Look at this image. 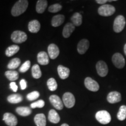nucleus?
Masks as SVG:
<instances>
[{
	"label": "nucleus",
	"instance_id": "obj_24",
	"mask_svg": "<svg viewBox=\"0 0 126 126\" xmlns=\"http://www.w3.org/2000/svg\"><path fill=\"white\" fill-rule=\"evenodd\" d=\"M7 100L11 103H18L22 101L23 97L20 94H12L7 97Z\"/></svg>",
	"mask_w": 126,
	"mask_h": 126
},
{
	"label": "nucleus",
	"instance_id": "obj_3",
	"mask_svg": "<svg viewBox=\"0 0 126 126\" xmlns=\"http://www.w3.org/2000/svg\"><path fill=\"white\" fill-rule=\"evenodd\" d=\"M116 11L114 6L109 4H105L101 5L98 8V14L102 16H110L113 15Z\"/></svg>",
	"mask_w": 126,
	"mask_h": 126
},
{
	"label": "nucleus",
	"instance_id": "obj_6",
	"mask_svg": "<svg viewBox=\"0 0 126 126\" xmlns=\"http://www.w3.org/2000/svg\"><path fill=\"white\" fill-rule=\"evenodd\" d=\"M111 60L115 67L117 68L122 69L125 65V59L123 55L119 53H116L113 54Z\"/></svg>",
	"mask_w": 126,
	"mask_h": 126
},
{
	"label": "nucleus",
	"instance_id": "obj_21",
	"mask_svg": "<svg viewBox=\"0 0 126 126\" xmlns=\"http://www.w3.org/2000/svg\"><path fill=\"white\" fill-rule=\"evenodd\" d=\"M65 16L63 15H57L54 16L51 19V25L53 27H58L62 25L64 22Z\"/></svg>",
	"mask_w": 126,
	"mask_h": 126
},
{
	"label": "nucleus",
	"instance_id": "obj_4",
	"mask_svg": "<svg viewBox=\"0 0 126 126\" xmlns=\"http://www.w3.org/2000/svg\"><path fill=\"white\" fill-rule=\"evenodd\" d=\"M126 19L123 15H119L115 18L113 23V30L116 33L121 32L126 26Z\"/></svg>",
	"mask_w": 126,
	"mask_h": 126
},
{
	"label": "nucleus",
	"instance_id": "obj_22",
	"mask_svg": "<svg viewBox=\"0 0 126 126\" xmlns=\"http://www.w3.org/2000/svg\"><path fill=\"white\" fill-rule=\"evenodd\" d=\"M47 7V1L46 0H39L36 4V11L39 14H43Z\"/></svg>",
	"mask_w": 126,
	"mask_h": 126
},
{
	"label": "nucleus",
	"instance_id": "obj_1",
	"mask_svg": "<svg viewBox=\"0 0 126 126\" xmlns=\"http://www.w3.org/2000/svg\"><path fill=\"white\" fill-rule=\"evenodd\" d=\"M28 7V1L26 0H19L14 4L11 9V14L14 16H18L24 13Z\"/></svg>",
	"mask_w": 126,
	"mask_h": 126
},
{
	"label": "nucleus",
	"instance_id": "obj_37",
	"mask_svg": "<svg viewBox=\"0 0 126 126\" xmlns=\"http://www.w3.org/2000/svg\"><path fill=\"white\" fill-rule=\"evenodd\" d=\"M9 86H10V88L14 92H16L17 90H18V86L16 85V84L14 82H11L10 84H9Z\"/></svg>",
	"mask_w": 126,
	"mask_h": 126
},
{
	"label": "nucleus",
	"instance_id": "obj_14",
	"mask_svg": "<svg viewBox=\"0 0 126 126\" xmlns=\"http://www.w3.org/2000/svg\"><path fill=\"white\" fill-rule=\"evenodd\" d=\"M48 54L50 59H56L60 54L59 48L55 44H50L48 46Z\"/></svg>",
	"mask_w": 126,
	"mask_h": 126
},
{
	"label": "nucleus",
	"instance_id": "obj_11",
	"mask_svg": "<svg viewBox=\"0 0 126 126\" xmlns=\"http://www.w3.org/2000/svg\"><path fill=\"white\" fill-rule=\"evenodd\" d=\"M107 100L109 103L111 104L118 103L122 100V95L120 93L117 91H113L108 94Z\"/></svg>",
	"mask_w": 126,
	"mask_h": 126
},
{
	"label": "nucleus",
	"instance_id": "obj_36",
	"mask_svg": "<svg viewBox=\"0 0 126 126\" xmlns=\"http://www.w3.org/2000/svg\"><path fill=\"white\" fill-rule=\"evenodd\" d=\"M20 88L22 90H24L27 87V83H26V80L24 79H22L20 80Z\"/></svg>",
	"mask_w": 126,
	"mask_h": 126
},
{
	"label": "nucleus",
	"instance_id": "obj_40",
	"mask_svg": "<svg viewBox=\"0 0 126 126\" xmlns=\"http://www.w3.org/2000/svg\"><path fill=\"white\" fill-rule=\"evenodd\" d=\"M61 126H69V125H68V124H66V123H64V124H63Z\"/></svg>",
	"mask_w": 126,
	"mask_h": 126
},
{
	"label": "nucleus",
	"instance_id": "obj_34",
	"mask_svg": "<svg viewBox=\"0 0 126 126\" xmlns=\"http://www.w3.org/2000/svg\"><path fill=\"white\" fill-rule=\"evenodd\" d=\"M45 103L43 100H39L34 103H32L31 105V108L35 109V108H42L45 106Z\"/></svg>",
	"mask_w": 126,
	"mask_h": 126
},
{
	"label": "nucleus",
	"instance_id": "obj_13",
	"mask_svg": "<svg viewBox=\"0 0 126 126\" xmlns=\"http://www.w3.org/2000/svg\"><path fill=\"white\" fill-rule=\"evenodd\" d=\"M89 47V42L87 39H82L79 41L77 46V51L80 54H83L86 53Z\"/></svg>",
	"mask_w": 126,
	"mask_h": 126
},
{
	"label": "nucleus",
	"instance_id": "obj_38",
	"mask_svg": "<svg viewBox=\"0 0 126 126\" xmlns=\"http://www.w3.org/2000/svg\"><path fill=\"white\" fill-rule=\"evenodd\" d=\"M109 1H107V0H96V2L97 4H101L103 5H105L106 4V2H108Z\"/></svg>",
	"mask_w": 126,
	"mask_h": 126
},
{
	"label": "nucleus",
	"instance_id": "obj_9",
	"mask_svg": "<svg viewBox=\"0 0 126 126\" xmlns=\"http://www.w3.org/2000/svg\"><path fill=\"white\" fill-rule=\"evenodd\" d=\"M96 68L97 74L101 77H106L108 74L109 69L106 63L103 61H99L96 63Z\"/></svg>",
	"mask_w": 126,
	"mask_h": 126
},
{
	"label": "nucleus",
	"instance_id": "obj_8",
	"mask_svg": "<svg viewBox=\"0 0 126 126\" xmlns=\"http://www.w3.org/2000/svg\"><path fill=\"white\" fill-rule=\"evenodd\" d=\"M84 84L88 90L92 92H97L99 89V83L91 77H86L85 79Z\"/></svg>",
	"mask_w": 126,
	"mask_h": 126
},
{
	"label": "nucleus",
	"instance_id": "obj_25",
	"mask_svg": "<svg viewBox=\"0 0 126 126\" xmlns=\"http://www.w3.org/2000/svg\"><path fill=\"white\" fill-rule=\"evenodd\" d=\"M16 111L19 115L22 116H29L32 113V110L28 107H18L16 109Z\"/></svg>",
	"mask_w": 126,
	"mask_h": 126
},
{
	"label": "nucleus",
	"instance_id": "obj_30",
	"mask_svg": "<svg viewBox=\"0 0 126 126\" xmlns=\"http://www.w3.org/2000/svg\"><path fill=\"white\" fill-rule=\"evenodd\" d=\"M117 117L119 120L123 121L126 118V106L122 105L120 107L119 111L117 114Z\"/></svg>",
	"mask_w": 126,
	"mask_h": 126
},
{
	"label": "nucleus",
	"instance_id": "obj_26",
	"mask_svg": "<svg viewBox=\"0 0 126 126\" xmlns=\"http://www.w3.org/2000/svg\"><path fill=\"white\" fill-rule=\"evenodd\" d=\"M19 47L18 45H12L6 49L5 54L7 57H11L17 53L19 50Z\"/></svg>",
	"mask_w": 126,
	"mask_h": 126
},
{
	"label": "nucleus",
	"instance_id": "obj_2",
	"mask_svg": "<svg viewBox=\"0 0 126 126\" xmlns=\"http://www.w3.org/2000/svg\"><path fill=\"white\" fill-rule=\"evenodd\" d=\"M96 119L97 122L102 124H109L111 122V116L106 110H100L96 113Z\"/></svg>",
	"mask_w": 126,
	"mask_h": 126
},
{
	"label": "nucleus",
	"instance_id": "obj_16",
	"mask_svg": "<svg viewBox=\"0 0 126 126\" xmlns=\"http://www.w3.org/2000/svg\"><path fill=\"white\" fill-rule=\"evenodd\" d=\"M57 71L59 77L62 79H65L69 77L70 70L68 68L64 67L62 65H60L57 67Z\"/></svg>",
	"mask_w": 126,
	"mask_h": 126
},
{
	"label": "nucleus",
	"instance_id": "obj_17",
	"mask_svg": "<svg viewBox=\"0 0 126 126\" xmlns=\"http://www.w3.org/2000/svg\"><path fill=\"white\" fill-rule=\"evenodd\" d=\"M75 29V26L72 23H67L63 28V36L65 38H68Z\"/></svg>",
	"mask_w": 126,
	"mask_h": 126
},
{
	"label": "nucleus",
	"instance_id": "obj_5",
	"mask_svg": "<svg viewBox=\"0 0 126 126\" xmlns=\"http://www.w3.org/2000/svg\"><path fill=\"white\" fill-rule=\"evenodd\" d=\"M28 36L24 32L15 31L11 34V40L14 43L19 44L25 42L27 40Z\"/></svg>",
	"mask_w": 126,
	"mask_h": 126
},
{
	"label": "nucleus",
	"instance_id": "obj_23",
	"mask_svg": "<svg viewBox=\"0 0 126 126\" xmlns=\"http://www.w3.org/2000/svg\"><path fill=\"white\" fill-rule=\"evenodd\" d=\"M72 23L75 26H79L82 23V16L79 12H76L71 18Z\"/></svg>",
	"mask_w": 126,
	"mask_h": 126
},
{
	"label": "nucleus",
	"instance_id": "obj_33",
	"mask_svg": "<svg viewBox=\"0 0 126 126\" xmlns=\"http://www.w3.org/2000/svg\"><path fill=\"white\" fill-rule=\"evenodd\" d=\"M40 96V94L38 91H33V92L29 93L26 96V98L29 101H33V100L37 99Z\"/></svg>",
	"mask_w": 126,
	"mask_h": 126
},
{
	"label": "nucleus",
	"instance_id": "obj_12",
	"mask_svg": "<svg viewBox=\"0 0 126 126\" xmlns=\"http://www.w3.org/2000/svg\"><path fill=\"white\" fill-rule=\"evenodd\" d=\"M50 103L54 108L57 110H62L63 108V103L62 100L60 98L59 96L56 94H52L49 97Z\"/></svg>",
	"mask_w": 126,
	"mask_h": 126
},
{
	"label": "nucleus",
	"instance_id": "obj_10",
	"mask_svg": "<svg viewBox=\"0 0 126 126\" xmlns=\"http://www.w3.org/2000/svg\"><path fill=\"white\" fill-rule=\"evenodd\" d=\"M3 120L8 126H16L18 124V120L15 115L10 113H5L4 114Z\"/></svg>",
	"mask_w": 126,
	"mask_h": 126
},
{
	"label": "nucleus",
	"instance_id": "obj_28",
	"mask_svg": "<svg viewBox=\"0 0 126 126\" xmlns=\"http://www.w3.org/2000/svg\"><path fill=\"white\" fill-rule=\"evenodd\" d=\"M20 63H21V61H20V60L19 58H14V59L9 61L7 65L8 68L11 70H15L20 65Z\"/></svg>",
	"mask_w": 126,
	"mask_h": 126
},
{
	"label": "nucleus",
	"instance_id": "obj_27",
	"mask_svg": "<svg viewBox=\"0 0 126 126\" xmlns=\"http://www.w3.org/2000/svg\"><path fill=\"white\" fill-rule=\"evenodd\" d=\"M5 75L11 81H15L19 78L18 72L16 71L9 70L5 72Z\"/></svg>",
	"mask_w": 126,
	"mask_h": 126
},
{
	"label": "nucleus",
	"instance_id": "obj_39",
	"mask_svg": "<svg viewBox=\"0 0 126 126\" xmlns=\"http://www.w3.org/2000/svg\"><path fill=\"white\" fill-rule=\"evenodd\" d=\"M124 52L126 56V44H125V45H124Z\"/></svg>",
	"mask_w": 126,
	"mask_h": 126
},
{
	"label": "nucleus",
	"instance_id": "obj_29",
	"mask_svg": "<svg viewBox=\"0 0 126 126\" xmlns=\"http://www.w3.org/2000/svg\"><path fill=\"white\" fill-rule=\"evenodd\" d=\"M32 74L35 79H39L42 77V71L38 64H34L32 68Z\"/></svg>",
	"mask_w": 126,
	"mask_h": 126
},
{
	"label": "nucleus",
	"instance_id": "obj_31",
	"mask_svg": "<svg viewBox=\"0 0 126 126\" xmlns=\"http://www.w3.org/2000/svg\"><path fill=\"white\" fill-rule=\"evenodd\" d=\"M47 85L48 89L51 91H55L57 89V83L56 79L53 78L48 79L47 82Z\"/></svg>",
	"mask_w": 126,
	"mask_h": 126
},
{
	"label": "nucleus",
	"instance_id": "obj_19",
	"mask_svg": "<svg viewBox=\"0 0 126 126\" xmlns=\"http://www.w3.org/2000/svg\"><path fill=\"white\" fill-rule=\"evenodd\" d=\"M48 119L50 122L54 124L59 123L60 121V117L59 114L54 109H51L49 111Z\"/></svg>",
	"mask_w": 126,
	"mask_h": 126
},
{
	"label": "nucleus",
	"instance_id": "obj_7",
	"mask_svg": "<svg viewBox=\"0 0 126 126\" xmlns=\"http://www.w3.org/2000/svg\"><path fill=\"white\" fill-rule=\"evenodd\" d=\"M63 102L66 108H72L75 103L74 96L71 92H65L63 96Z\"/></svg>",
	"mask_w": 126,
	"mask_h": 126
},
{
	"label": "nucleus",
	"instance_id": "obj_20",
	"mask_svg": "<svg viewBox=\"0 0 126 126\" xmlns=\"http://www.w3.org/2000/svg\"><path fill=\"white\" fill-rule=\"evenodd\" d=\"M34 121L37 126H46V118L45 115L43 113L36 114L34 116Z\"/></svg>",
	"mask_w": 126,
	"mask_h": 126
},
{
	"label": "nucleus",
	"instance_id": "obj_32",
	"mask_svg": "<svg viewBox=\"0 0 126 126\" xmlns=\"http://www.w3.org/2000/svg\"><path fill=\"white\" fill-rule=\"evenodd\" d=\"M62 9V6L59 4H55L50 5L48 8V11L51 13H56Z\"/></svg>",
	"mask_w": 126,
	"mask_h": 126
},
{
	"label": "nucleus",
	"instance_id": "obj_35",
	"mask_svg": "<svg viewBox=\"0 0 126 126\" xmlns=\"http://www.w3.org/2000/svg\"><path fill=\"white\" fill-rule=\"evenodd\" d=\"M30 67H31V61L29 60H28L25 61L22 65V66L19 68V71L22 72V73H24V72H26L29 70Z\"/></svg>",
	"mask_w": 126,
	"mask_h": 126
},
{
	"label": "nucleus",
	"instance_id": "obj_15",
	"mask_svg": "<svg viewBox=\"0 0 126 126\" xmlns=\"http://www.w3.org/2000/svg\"><path fill=\"white\" fill-rule=\"evenodd\" d=\"M37 61L40 65H46L49 63V57L48 55L45 51L39 52L37 56Z\"/></svg>",
	"mask_w": 126,
	"mask_h": 126
},
{
	"label": "nucleus",
	"instance_id": "obj_18",
	"mask_svg": "<svg viewBox=\"0 0 126 126\" xmlns=\"http://www.w3.org/2000/svg\"><path fill=\"white\" fill-rule=\"evenodd\" d=\"M28 29L31 33H36L40 29V23L37 20H32L28 24Z\"/></svg>",
	"mask_w": 126,
	"mask_h": 126
}]
</instances>
